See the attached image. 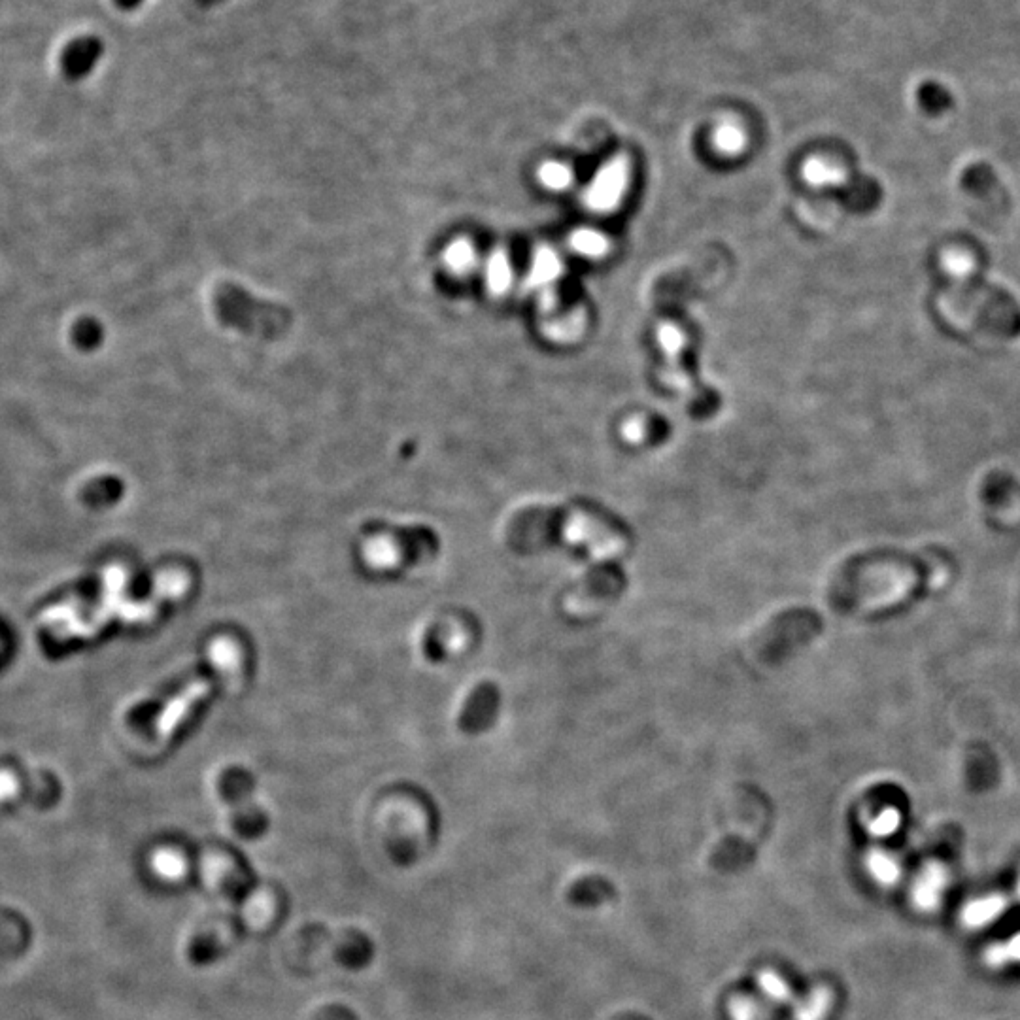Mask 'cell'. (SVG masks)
I'll use <instances>...</instances> for the list:
<instances>
[{"mask_svg":"<svg viewBox=\"0 0 1020 1020\" xmlns=\"http://www.w3.org/2000/svg\"><path fill=\"white\" fill-rule=\"evenodd\" d=\"M539 180H541V184L544 187L554 189V191H561V189L571 186L573 170L569 169L565 163H560V161H548L539 170Z\"/></svg>","mask_w":1020,"mask_h":1020,"instance_id":"cell-11","label":"cell"},{"mask_svg":"<svg viewBox=\"0 0 1020 1020\" xmlns=\"http://www.w3.org/2000/svg\"><path fill=\"white\" fill-rule=\"evenodd\" d=\"M867 869L875 877V881H879L883 886H892L901 877L898 862L881 850H875L867 856Z\"/></svg>","mask_w":1020,"mask_h":1020,"instance_id":"cell-8","label":"cell"},{"mask_svg":"<svg viewBox=\"0 0 1020 1020\" xmlns=\"http://www.w3.org/2000/svg\"><path fill=\"white\" fill-rule=\"evenodd\" d=\"M558 261L556 257L550 254H541L537 263H535V274H533V280L537 282V286H543L546 282H552L556 272H558Z\"/></svg>","mask_w":1020,"mask_h":1020,"instance_id":"cell-16","label":"cell"},{"mask_svg":"<svg viewBox=\"0 0 1020 1020\" xmlns=\"http://www.w3.org/2000/svg\"><path fill=\"white\" fill-rule=\"evenodd\" d=\"M660 339H662L663 348H667L669 352H675L682 344V337L675 327H663L660 331Z\"/></svg>","mask_w":1020,"mask_h":1020,"instance_id":"cell-18","label":"cell"},{"mask_svg":"<svg viewBox=\"0 0 1020 1020\" xmlns=\"http://www.w3.org/2000/svg\"><path fill=\"white\" fill-rule=\"evenodd\" d=\"M713 146L722 155H739L747 146V135L741 125L733 121H722L714 127Z\"/></svg>","mask_w":1020,"mask_h":1020,"instance_id":"cell-7","label":"cell"},{"mask_svg":"<svg viewBox=\"0 0 1020 1020\" xmlns=\"http://www.w3.org/2000/svg\"><path fill=\"white\" fill-rule=\"evenodd\" d=\"M985 962L992 968H1000L1009 962H1020V934L1005 943H996L985 952Z\"/></svg>","mask_w":1020,"mask_h":1020,"instance_id":"cell-12","label":"cell"},{"mask_svg":"<svg viewBox=\"0 0 1020 1020\" xmlns=\"http://www.w3.org/2000/svg\"><path fill=\"white\" fill-rule=\"evenodd\" d=\"M624 435L628 441H639L645 435V427L639 420H629L628 424L624 425Z\"/></svg>","mask_w":1020,"mask_h":1020,"instance_id":"cell-19","label":"cell"},{"mask_svg":"<svg viewBox=\"0 0 1020 1020\" xmlns=\"http://www.w3.org/2000/svg\"><path fill=\"white\" fill-rule=\"evenodd\" d=\"M114 2H116V6H118L119 10L131 12V10H136V8H138L144 0H114Z\"/></svg>","mask_w":1020,"mask_h":1020,"instance_id":"cell-20","label":"cell"},{"mask_svg":"<svg viewBox=\"0 0 1020 1020\" xmlns=\"http://www.w3.org/2000/svg\"><path fill=\"white\" fill-rule=\"evenodd\" d=\"M72 339H74V344L80 350H85V352H91V350L99 348L102 342L101 323L93 320V318L80 320V322L74 325V329H72Z\"/></svg>","mask_w":1020,"mask_h":1020,"instance_id":"cell-9","label":"cell"},{"mask_svg":"<svg viewBox=\"0 0 1020 1020\" xmlns=\"http://www.w3.org/2000/svg\"><path fill=\"white\" fill-rule=\"evenodd\" d=\"M918 95H920V102L924 104V108L930 112H941V110L949 108V104H951L949 91L935 82L922 85Z\"/></svg>","mask_w":1020,"mask_h":1020,"instance_id":"cell-13","label":"cell"},{"mask_svg":"<svg viewBox=\"0 0 1020 1020\" xmlns=\"http://www.w3.org/2000/svg\"><path fill=\"white\" fill-rule=\"evenodd\" d=\"M949 884V873L947 867L941 864H928L920 871L917 881L911 890L913 905L920 911H934L941 903V896Z\"/></svg>","mask_w":1020,"mask_h":1020,"instance_id":"cell-5","label":"cell"},{"mask_svg":"<svg viewBox=\"0 0 1020 1020\" xmlns=\"http://www.w3.org/2000/svg\"><path fill=\"white\" fill-rule=\"evenodd\" d=\"M448 261H450V265H452V267H456V269H465V267H469V263L473 261V250H471V246H469V244H465V242H458L456 246H452V248L448 250Z\"/></svg>","mask_w":1020,"mask_h":1020,"instance_id":"cell-17","label":"cell"},{"mask_svg":"<svg viewBox=\"0 0 1020 1020\" xmlns=\"http://www.w3.org/2000/svg\"><path fill=\"white\" fill-rule=\"evenodd\" d=\"M488 280H490V286L497 291L507 288L510 282V269L509 263L505 261L503 255H497L493 257L492 263H490V271H488Z\"/></svg>","mask_w":1020,"mask_h":1020,"instance_id":"cell-14","label":"cell"},{"mask_svg":"<svg viewBox=\"0 0 1020 1020\" xmlns=\"http://www.w3.org/2000/svg\"><path fill=\"white\" fill-rule=\"evenodd\" d=\"M571 246L575 252L586 257H601L607 252V238L597 231L582 229L571 237Z\"/></svg>","mask_w":1020,"mask_h":1020,"instance_id":"cell-10","label":"cell"},{"mask_svg":"<svg viewBox=\"0 0 1020 1020\" xmlns=\"http://www.w3.org/2000/svg\"><path fill=\"white\" fill-rule=\"evenodd\" d=\"M628 184V170L622 159L611 161L597 172L586 191V203L594 210H611L622 199Z\"/></svg>","mask_w":1020,"mask_h":1020,"instance_id":"cell-3","label":"cell"},{"mask_svg":"<svg viewBox=\"0 0 1020 1020\" xmlns=\"http://www.w3.org/2000/svg\"><path fill=\"white\" fill-rule=\"evenodd\" d=\"M104 42L101 36L85 34L74 38L70 44L65 46L61 55V70L65 78L70 82L85 80L104 57Z\"/></svg>","mask_w":1020,"mask_h":1020,"instance_id":"cell-2","label":"cell"},{"mask_svg":"<svg viewBox=\"0 0 1020 1020\" xmlns=\"http://www.w3.org/2000/svg\"><path fill=\"white\" fill-rule=\"evenodd\" d=\"M813 626L805 614L798 611L775 616L762 633L754 639V656L764 663H779L792 648L811 637Z\"/></svg>","mask_w":1020,"mask_h":1020,"instance_id":"cell-1","label":"cell"},{"mask_svg":"<svg viewBox=\"0 0 1020 1020\" xmlns=\"http://www.w3.org/2000/svg\"><path fill=\"white\" fill-rule=\"evenodd\" d=\"M1017 894H1019V898H1020V881H1019V886H1017Z\"/></svg>","mask_w":1020,"mask_h":1020,"instance_id":"cell-21","label":"cell"},{"mask_svg":"<svg viewBox=\"0 0 1020 1020\" xmlns=\"http://www.w3.org/2000/svg\"><path fill=\"white\" fill-rule=\"evenodd\" d=\"M1007 905H1009V901L1002 894H992V896H985L981 900H973L964 907L962 922L968 928H983L986 924L994 922L996 918L1002 917Z\"/></svg>","mask_w":1020,"mask_h":1020,"instance_id":"cell-6","label":"cell"},{"mask_svg":"<svg viewBox=\"0 0 1020 1020\" xmlns=\"http://www.w3.org/2000/svg\"><path fill=\"white\" fill-rule=\"evenodd\" d=\"M499 709V690L492 682H484L469 697L461 714L463 730L480 731L488 728Z\"/></svg>","mask_w":1020,"mask_h":1020,"instance_id":"cell-4","label":"cell"},{"mask_svg":"<svg viewBox=\"0 0 1020 1020\" xmlns=\"http://www.w3.org/2000/svg\"><path fill=\"white\" fill-rule=\"evenodd\" d=\"M900 820V813L896 809H886L869 824V830L873 835H890L898 830Z\"/></svg>","mask_w":1020,"mask_h":1020,"instance_id":"cell-15","label":"cell"}]
</instances>
